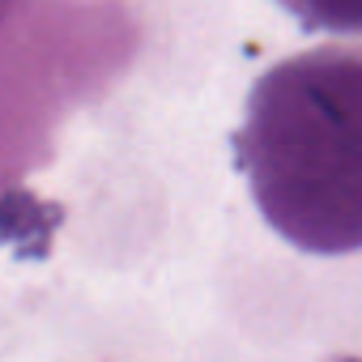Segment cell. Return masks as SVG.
<instances>
[{"label": "cell", "mask_w": 362, "mask_h": 362, "mask_svg": "<svg viewBox=\"0 0 362 362\" xmlns=\"http://www.w3.org/2000/svg\"><path fill=\"white\" fill-rule=\"evenodd\" d=\"M307 30L324 35H362V0H277Z\"/></svg>", "instance_id": "cell-2"}, {"label": "cell", "mask_w": 362, "mask_h": 362, "mask_svg": "<svg viewBox=\"0 0 362 362\" xmlns=\"http://www.w3.org/2000/svg\"><path fill=\"white\" fill-rule=\"evenodd\" d=\"M235 158L286 243L315 256L362 252V47L324 43L260 73Z\"/></svg>", "instance_id": "cell-1"}]
</instances>
